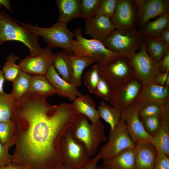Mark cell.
<instances>
[{
  "instance_id": "cell-52",
  "label": "cell",
  "mask_w": 169,
  "mask_h": 169,
  "mask_svg": "<svg viewBox=\"0 0 169 169\" xmlns=\"http://www.w3.org/2000/svg\"><path fill=\"white\" fill-rule=\"evenodd\" d=\"M59 169H69L66 167H65V166H64V165L62 166L61 167H60Z\"/></svg>"
},
{
  "instance_id": "cell-16",
  "label": "cell",
  "mask_w": 169,
  "mask_h": 169,
  "mask_svg": "<svg viewBox=\"0 0 169 169\" xmlns=\"http://www.w3.org/2000/svg\"><path fill=\"white\" fill-rule=\"evenodd\" d=\"M84 23L85 34L102 43L116 29L111 18L104 15H96Z\"/></svg>"
},
{
  "instance_id": "cell-32",
  "label": "cell",
  "mask_w": 169,
  "mask_h": 169,
  "mask_svg": "<svg viewBox=\"0 0 169 169\" xmlns=\"http://www.w3.org/2000/svg\"><path fill=\"white\" fill-rule=\"evenodd\" d=\"M0 142L9 150L15 145L13 126L11 120L0 122Z\"/></svg>"
},
{
  "instance_id": "cell-2",
  "label": "cell",
  "mask_w": 169,
  "mask_h": 169,
  "mask_svg": "<svg viewBox=\"0 0 169 169\" xmlns=\"http://www.w3.org/2000/svg\"><path fill=\"white\" fill-rule=\"evenodd\" d=\"M39 37L21 25L17 20L0 10V45L8 41L20 42L29 50L30 56L36 55L43 50L38 41Z\"/></svg>"
},
{
  "instance_id": "cell-12",
  "label": "cell",
  "mask_w": 169,
  "mask_h": 169,
  "mask_svg": "<svg viewBox=\"0 0 169 169\" xmlns=\"http://www.w3.org/2000/svg\"><path fill=\"white\" fill-rule=\"evenodd\" d=\"M140 108L134 104L121 111L120 118L126 123L127 132L135 144L141 141H148L152 143L153 136L145 130L140 120L138 112Z\"/></svg>"
},
{
  "instance_id": "cell-50",
  "label": "cell",
  "mask_w": 169,
  "mask_h": 169,
  "mask_svg": "<svg viewBox=\"0 0 169 169\" xmlns=\"http://www.w3.org/2000/svg\"><path fill=\"white\" fill-rule=\"evenodd\" d=\"M146 0H133V2L137 8L141 6Z\"/></svg>"
},
{
  "instance_id": "cell-8",
  "label": "cell",
  "mask_w": 169,
  "mask_h": 169,
  "mask_svg": "<svg viewBox=\"0 0 169 169\" xmlns=\"http://www.w3.org/2000/svg\"><path fill=\"white\" fill-rule=\"evenodd\" d=\"M143 38L137 29H115L103 43L109 50L128 56L140 49Z\"/></svg>"
},
{
  "instance_id": "cell-9",
  "label": "cell",
  "mask_w": 169,
  "mask_h": 169,
  "mask_svg": "<svg viewBox=\"0 0 169 169\" xmlns=\"http://www.w3.org/2000/svg\"><path fill=\"white\" fill-rule=\"evenodd\" d=\"M100 75L111 88L121 86L135 77L127 56L122 55L107 64H98Z\"/></svg>"
},
{
  "instance_id": "cell-51",
  "label": "cell",
  "mask_w": 169,
  "mask_h": 169,
  "mask_svg": "<svg viewBox=\"0 0 169 169\" xmlns=\"http://www.w3.org/2000/svg\"><path fill=\"white\" fill-rule=\"evenodd\" d=\"M96 169H107L103 165L101 166H97Z\"/></svg>"
},
{
  "instance_id": "cell-25",
  "label": "cell",
  "mask_w": 169,
  "mask_h": 169,
  "mask_svg": "<svg viewBox=\"0 0 169 169\" xmlns=\"http://www.w3.org/2000/svg\"><path fill=\"white\" fill-rule=\"evenodd\" d=\"M28 92L43 96L46 98L58 94L56 90L49 82L45 75H31Z\"/></svg>"
},
{
  "instance_id": "cell-44",
  "label": "cell",
  "mask_w": 169,
  "mask_h": 169,
  "mask_svg": "<svg viewBox=\"0 0 169 169\" xmlns=\"http://www.w3.org/2000/svg\"><path fill=\"white\" fill-rule=\"evenodd\" d=\"M160 118H163L169 121V100L161 106V112Z\"/></svg>"
},
{
  "instance_id": "cell-13",
  "label": "cell",
  "mask_w": 169,
  "mask_h": 169,
  "mask_svg": "<svg viewBox=\"0 0 169 169\" xmlns=\"http://www.w3.org/2000/svg\"><path fill=\"white\" fill-rule=\"evenodd\" d=\"M54 56L52 48L47 46L39 54L24 57L20 61L19 65L22 71L31 75H45L53 65Z\"/></svg>"
},
{
  "instance_id": "cell-36",
  "label": "cell",
  "mask_w": 169,
  "mask_h": 169,
  "mask_svg": "<svg viewBox=\"0 0 169 169\" xmlns=\"http://www.w3.org/2000/svg\"><path fill=\"white\" fill-rule=\"evenodd\" d=\"M111 92V88L108 83L100 76L96 86L95 94L104 100L109 101Z\"/></svg>"
},
{
  "instance_id": "cell-1",
  "label": "cell",
  "mask_w": 169,
  "mask_h": 169,
  "mask_svg": "<svg viewBox=\"0 0 169 169\" xmlns=\"http://www.w3.org/2000/svg\"><path fill=\"white\" fill-rule=\"evenodd\" d=\"M78 114L73 104L48 103L30 92L15 102L11 120L15 148L11 162L27 169H59L63 165L60 140Z\"/></svg>"
},
{
  "instance_id": "cell-45",
  "label": "cell",
  "mask_w": 169,
  "mask_h": 169,
  "mask_svg": "<svg viewBox=\"0 0 169 169\" xmlns=\"http://www.w3.org/2000/svg\"><path fill=\"white\" fill-rule=\"evenodd\" d=\"M156 38L169 47V27L164 30Z\"/></svg>"
},
{
  "instance_id": "cell-49",
  "label": "cell",
  "mask_w": 169,
  "mask_h": 169,
  "mask_svg": "<svg viewBox=\"0 0 169 169\" xmlns=\"http://www.w3.org/2000/svg\"><path fill=\"white\" fill-rule=\"evenodd\" d=\"M5 79L3 71L0 69V94L4 93L3 90V85Z\"/></svg>"
},
{
  "instance_id": "cell-19",
  "label": "cell",
  "mask_w": 169,
  "mask_h": 169,
  "mask_svg": "<svg viewBox=\"0 0 169 169\" xmlns=\"http://www.w3.org/2000/svg\"><path fill=\"white\" fill-rule=\"evenodd\" d=\"M45 76L56 90L59 96L73 101L82 95L77 87L64 80L59 74L53 65L49 67Z\"/></svg>"
},
{
  "instance_id": "cell-17",
  "label": "cell",
  "mask_w": 169,
  "mask_h": 169,
  "mask_svg": "<svg viewBox=\"0 0 169 169\" xmlns=\"http://www.w3.org/2000/svg\"><path fill=\"white\" fill-rule=\"evenodd\" d=\"M169 0H146L137 9V26L141 29L150 19L169 12Z\"/></svg>"
},
{
  "instance_id": "cell-14",
  "label": "cell",
  "mask_w": 169,
  "mask_h": 169,
  "mask_svg": "<svg viewBox=\"0 0 169 169\" xmlns=\"http://www.w3.org/2000/svg\"><path fill=\"white\" fill-rule=\"evenodd\" d=\"M137 9L133 0H117L114 13L111 18L115 28L136 30Z\"/></svg>"
},
{
  "instance_id": "cell-31",
  "label": "cell",
  "mask_w": 169,
  "mask_h": 169,
  "mask_svg": "<svg viewBox=\"0 0 169 169\" xmlns=\"http://www.w3.org/2000/svg\"><path fill=\"white\" fill-rule=\"evenodd\" d=\"M19 59L12 53L6 57L2 70L5 79L12 82L18 76L22 70L19 65H16L15 62Z\"/></svg>"
},
{
  "instance_id": "cell-37",
  "label": "cell",
  "mask_w": 169,
  "mask_h": 169,
  "mask_svg": "<svg viewBox=\"0 0 169 169\" xmlns=\"http://www.w3.org/2000/svg\"><path fill=\"white\" fill-rule=\"evenodd\" d=\"M117 1V0H101L96 15H104L111 18L114 13Z\"/></svg>"
},
{
  "instance_id": "cell-21",
  "label": "cell",
  "mask_w": 169,
  "mask_h": 169,
  "mask_svg": "<svg viewBox=\"0 0 169 169\" xmlns=\"http://www.w3.org/2000/svg\"><path fill=\"white\" fill-rule=\"evenodd\" d=\"M59 12L58 21L67 24L81 16V0H56Z\"/></svg>"
},
{
  "instance_id": "cell-23",
  "label": "cell",
  "mask_w": 169,
  "mask_h": 169,
  "mask_svg": "<svg viewBox=\"0 0 169 169\" xmlns=\"http://www.w3.org/2000/svg\"><path fill=\"white\" fill-rule=\"evenodd\" d=\"M69 57L72 68L70 83L77 87L82 83V77L84 69L95 62L91 57L70 54Z\"/></svg>"
},
{
  "instance_id": "cell-42",
  "label": "cell",
  "mask_w": 169,
  "mask_h": 169,
  "mask_svg": "<svg viewBox=\"0 0 169 169\" xmlns=\"http://www.w3.org/2000/svg\"><path fill=\"white\" fill-rule=\"evenodd\" d=\"M161 72L165 73L169 71V49L159 62Z\"/></svg>"
},
{
  "instance_id": "cell-40",
  "label": "cell",
  "mask_w": 169,
  "mask_h": 169,
  "mask_svg": "<svg viewBox=\"0 0 169 169\" xmlns=\"http://www.w3.org/2000/svg\"><path fill=\"white\" fill-rule=\"evenodd\" d=\"M156 149L157 157L153 169H169V156L160 149Z\"/></svg>"
},
{
  "instance_id": "cell-43",
  "label": "cell",
  "mask_w": 169,
  "mask_h": 169,
  "mask_svg": "<svg viewBox=\"0 0 169 169\" xmlns=\"http://www.w3.org/2000/svg\"><path fill=\"white\" fill-rule=\"evenodd\" d=\"M169 76V71L161 72L154 79L152 83L164 86L167 77Z\"/></svg>"
},
{
  "instance_id": "cell-41",
  "label": "cell",
  "mask_w": 169,
  "mask_h": 169,
  "mask_svg": "<svg viewBox=\"0 0 169 169\" xmlns=\"http://www.w3.org/2000/svg\"><path fill=\"white\" fill-rule=\"evenodd\" d=\"M9 151L0 142V168L11 162L12 155L9 154Z\"/></svg>"
},
{
  "instance_id": "cell-15",
  "label": "cell",
  "mask_w": 169,
  "mask_h": 169,
  "mask_svg": "<svg viewBox=\"0 0 169 169\" xmlns=\"http://www.w3.org/2000/svg\"><path fill=\"white\" fill-rule=\"evenodd\" d=\"M168 100L169 88L152 83L143 86L134 104L141 109L152 104L161 106Z\"/></svg>"
},
{
  "instance_id": "cell-24",
  "label": "cell",
  "mask_w": 169,
  "mask_h": 169,
  "mask_svg": "<svg viewBox=\"0 0 169 169\" xmlns=\"http://www.w3.org/2000/svg\"><path fill=\"white\" fill-rule=\"evenodd\" d=\"M169 27V12L158 16L154 20L148 22L139 30L143 37L157 38Z\"/></svg>"
},
{
  "instance_id": "cell-30",
  "label": "cell",
  "mask_w": 169,
  "mask_h": 169,
  "mask_svg": "<svg viewBox=\"0 0 169 169\" xmlns=\"http://www.w3.org/2000/svg\"><path fill=\"white\" fill-rule=\"evenodd\" d=\"M97 110L100 117L109 125L110 130H112L120 119L121 111L109 105L103 100L100 101Z\"/></svg>"
},
{
  "instance_id": "cell-38",
  "label": "cell",
  "mask_w": 169,
  "mask_h": 169,
  "mask_svg": "<svg viewBox=\"0 0 169 169\" xmlns=\"http://www.w3.org/2000/svg\"><path fill=\"white\" fill-rule=\"evenodd\" d=\"M146 131L153 136L158 128L160 118L157 116H152L140 119Z\"/></svg>"
},
{
  "instance_id": "cell-53",
  "label": "cell",
  "mask_w": 169,
  "mask_h": 169,
  "mask_svg": "<svg viewBox=\"0 0 169 169\" xmlns=\"http://www.w3.org/2000/svg\"><path fill=\"white\" fill-rule=\"evenodd\" d=\"M136 169H137L136 168Z\"/></svg>"
},
{
  "instance_id": "cell-4",
  "label": "cell",
  "mask_w": 169,
  "mask_h": 169,
  "mask_svg": "<svg viewBox=\"0 0 169 169\" xmlns=\"http://www.w3.org/2000/svg\"><path fill=\"white\" fill-rule=\"evenodd\" d=\"M74 33L76 39L72 41L70 50L74 55L91 57L100 65L110 63L123 55L109 50L98 40L84 38L80 28L76 29Z\"/></svg>"
},
{
  "instance_id": "cell-7",
  "label": "cell",
  "mask_w": 169,
  "mask_h": 169,
  "mask_svg": "<svg viewBox=\"0 0 169 169\" xmlns=\"http://www.w3.org/2000/svg\"><path fill=\"white\" fill-rule=\"evenodd\" d=\"M127 57L135 77L140 81L143 86L152 83L155 78L161 72L159 62L154 60L148 54L143 40L138 51Z\"/></svg>"
},
{
  "instance_id": "cell-48",
  "label": "cell",
  "mask_w": 169,
  "mask_h": 169,
  "mask_svg": "<svg viewBox=\"0 0 169 169\" xmlns=\"http://www.w3.org/2000/svg\"><path fill=\"white\" fill-rule=\"evenodd\" d=\"M0 169H27L22 166L11 162L9 164L0 168Z\"/></svg>"
},
{
  "instance_id": "cell-46",
  "label": "cell",
  "mask_w": 169,
  "mask_h": 169,
  "mask_svg": "<svg viewBox=\"0 0 169 169\" xmlns=\"http://www.w3.org/2000/svg\"><path fill=\"white\" fill-rule=\"evenodd\" d=\"M100 159L97 154L87 166L81 169H96L97 163Z\"/></svg>"
},
{
  "instance_id": "cell-26",
  "label": "cell",
  "mask_w": 169,
  "mask_h": 169,
  "mask_svg": "<svg viewBox=\"0 0 169 169\" xmlns=\"http://www.w3.org/2000/svg\"><path fill=\"white\" fill-rule=\"evenodd\" d=\"M70 54L64 51L58 52L55 54L53 65L63 79L70 83L72 68Z\"/></svg>"
},
{
  "instance_id": "cell-10",
  "label": "cell",
  "mask_w": 169,
  "mask_h": 169,
  "mask_svg": "<svg viewBox=\"0 0 169 169\" xmlns=\"http://www.w3.org/2000/svg\"><path fill=\"white\" fill-rule=\"evenodd\" d=\"M135 146L127 131L126 122L120 118L114 128L110 130L108 141L97 155L103 160L108 159L125 149L134 148Z\"/></svg>"
},
{
  "instance_id": "cell-28",
  "label": "cell",
  "mask_w": 169,
  "mask_h": 169,
  "mask_svg": "<svg viewBox=\"0 0 169 169\" xmlns=\"http://www.w3.org/2000/svg\"><path fill=\"white\" fill-rule=\"evenodd\" d=\"M147 52L155 61L159 62L162 59L169 47L156 38L143 37Z\"/></svg>"
},
{
  "instance_id": "cell-5",
  "label": "cell",
  "mask_w": 169,
  "mask_h": 169,
  "mask_svg": "<svg viewBox=\"0 0 169 169\" xmlns=\"http://www.w3.org/2000/svg\"><path fill=\"white\" fill-rule=\"evenodd\" d=\"M18 21L33 34L41 37L52 48H59L69 54H73L70 46L74 37V33L68 28L67 24L58 21L50 28L42 27Z\"/></svg>"
},
{
  "instance_id": "cell-20",
  "label": "cell",
  "mask_w": 169,
  "mask_h": 169,
  "mask_svg": "<svg viewBox=\"0 0 169 169\" xmlns=\"http://www.w3.org/2000/svg\"><path fill=\"white\" fill-rule=\"evenodd\" d=\"M134 148L125 149L112 158L103 160V166L107 169H136Z\"/></svg>"
},
{
  "instance_id": "cell-27",
  "label": "cell",
  "mask_w": 169,
  "mask_h": 169,
  "mask_svg": "<svg viewBox=\"0 0 169 169\" xmlns=\"http://www.w3.org/2000/svg\"><path fill=\"white\" fill-rule=\"evenodd\" d=\"M152 144L169 156V121L160 118V124L153 136Z\"/></svg>"
},
{
  "instance_id": "cell-35",
  "label": "cell",
  "mask_w": 169,
  "mask_h": 169,
  "mask_svg": "<svg viewBox=\"0 0 169 169\" xmlns=\"http://www.w3.org/2000/svg\"><path fill=\"white\" fill-rule=\"evenodd\" d=\"M101 0H81V16L85 20H90L96 15Z\"/></svg>"
},
{
  "instance_id": "cell-18",
  "label": "cell",
  "mask_w": 169,
  "mask_h": 169,
  "mask_svg": "<svg viewBox=\"0 0 169 169\" xmlns=\"http://www.w3.org/2000/svg\"><path fill=\"white\" fill-rule=\"evenodd\" d=\"M137 169H153L157 157L156 147L150 142L144 141L137 142L134 148Z\"/></svg>"
},
{
  "instance_id": "cell-39",
  "label": "cell",
  "mask_w": 169,
  "mask_h": 169,
  "mask_svg": "<svg viewBox=\"0 0 169 169\" xmlns=\"http://www.w3.org/2000/svg\"><path fill=\"white\" fill-rule=\"evenodd\" d=\"M161 112V106L152 104L140 109L138 112V115L140 119L152 116H157L160 117Z\"/></svg>"
},
{
  "instance_id": "cell-22",
  "label": "cell",
  "mask_w": 169,
  "mask_h": 169,
  "mask_svg": "<svg viewBox=\"0 0 169 169\" xmlns=\"http://www.w3.org/2000/svg\"><path fill=\"white\" fill-rule=\"evenodd\" d=\"M72 104L78 113L85 116L92 123H95L100 120L96 103L88 95H82L77 97L73 101Z\"/></svg>"
},
{
  "instance_id": "cell-33",
  "label": "cell",
  "mask_w": 169,
  "mask_h": 169,
  "mask_svg": "<svg viewBox=\"0 0 169 169\" xmlns=\"http://www.w3.org/2000/svg\"><path fill=\"white\" fill-rule=\"evenodd\" d=\"M15 103L10 94H0V122L11 120L12 110Z\"/></svg>"
},
{
  "instance_id": "cell-3",
  "label": "cell",
  "mask_w": 169,
  "mask_h": 169,
  "mask_svg": "<svg viewBox=\"0 0 169 169\" xmlns=\"http://www.w3.org/2000/svg\"><path fill=\"white\" fill-rule=\"evenodd\" d=\"M88 118L78 113L71 127L73 135L84 146L87 154L91 158L98 151L101 144L106 139L105 127L99 120L90 123Z\"/></svg>"
},
{
  "instance_id": "cell-47",
  "label": "cell",
  "mask_w": 169,
  "mask_h": 169,
  "mask_svg": "<svg viewBox=\"0 0 169 169\" xmlns=\"http://www.w3.org/2000/svg\"><path fill=\"white\" fill-rule=\"evenodd\" d=\"M0 5L5 7L10 13H13V8L9 0H0Z\"/></svg>"
},
{
  "instance_id": "cell-29",
  "label": "cell",
  "mask_w": 169,
  "mask_h": 169,
  "mask_svg": "<svg viewBox=\"0 0 169 169\" xmlns=\"http://www.w3.org/2000/svg\"><path fill=\"white\" fill-rule=\"evenodd\" d=\"M31 75L22 70L12 82L13 89L11 94L15 102L19 101L24 95L28 92Z\"/></svg>"
},
{
  "instance_id": "cell-11",
  "label": "cell",
  "mask_w": 169,
  "mask_h": 169,
  "mask_svg": "<svg viewBox=\"0 0 169 169\" xmlns=\"http://www.w3.org/2000/svg\"><path fill=\"white\" fill-rule=\"evenodd\" d=\"M142 87L140 81L135 77L123 85L111 88L110 105L121 111L134 104Z\"/></svg>"
},
{
  "instance_id": "cell-6",
  "label": "cell",
  "mask_w": 169,
  "mask_h": 169,
  "mask_svg": "<svg viewBox=\"0 0 169 169\" xmlns=\"http://www.w3.org/2000/svg\"><path fill=\"white\" fill-rule=\"evenodd\" d=\"M59 149L63 164L69 169H81L92 160L83 143L73 135L71 127L62 135Z\"/></svg>"
},
{
  "instance_id": "cell-34",
  "label": "cell",
  "mask_w": 169,
  "mask_h": 169,
  "mask_svg": "<svg viewBox=\"0 0 169 169\" xmlns=\"http://www.w3.org/2000/svg\"><path fill=\"white\" fill-rule=\"evenodd\" d=\"M100 77L99 66L97 63L93 65L85 73L83 83L90 93L95 94Z\"/></svg>"
}]
</instances>
